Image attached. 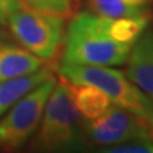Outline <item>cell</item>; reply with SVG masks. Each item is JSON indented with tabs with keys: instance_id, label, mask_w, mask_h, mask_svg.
<instances>
[{
	"instance_id": "cell-1",
	"label": "cell",
	"mask_w": 153,
	"mask_h": 153,
	"mask_svg": "<svg viewBox=\"0 0 153 153\" xmlns=\"http://www.w3.org/2000/svg\"><path fill=\"white\" fill-rule=\"evenodd\" d=\"M131 47L116 38L112 18L82 12L73 17L65 31L61 64L124 65Z\"/></svg>"
},
{
	"instance_id": "cell-2",
	"label": "cell",
	"mask_w": 153,
	"mask_h": 153,
	"mask_svg": "<svg viewBox=\"0 0 153 153\" xmlns=\"http://www.w3.org/2000/svg\"><path fill=\"white\" fill-rule=\"evenodd\" d=\"M87 147L84 120L74 106L65 79L60 76L46 101L30 148L38 152H74Z\"/></svg>"
},
{
	"instance_id": "cell-3",
	"label": "cell",
	"mask_w": 153,
	"mask_h": 153,
	"mask_svg": "<svg viewBox=\"0 0 153 153\" xmlns=\"http://www.w3.org/2000/svg\"><path fill=\"white\" fill-rule=\"evenodd\" d=\"M7 26L25 49L44 61L59 54L65 38L64 17L27 7L25 3L8 18Z\"/></svg>"
},
{
	"instance_id": "cell-4",
	"label": "cell",
	"mask_w": 153,
	"mask_h": 153,
	"mask_svg": "<svg viewBox=\"0 0 153 153\" xmlns=\"http://www.w3.org/2000/svg\"><path fill=\"white\" fill-rule=\"evenodd\" d=\"M59 75L75 83L94 85L107 96L112 105L142 117L146 116L152 101L125 73L110 66L60 64Z\"/></svg>"
},
{
	"instance_id": "cell-5",
	"label": "cell",
	"mask_w": 153,
	"mask_h": 153,
	"mask_svg": "<svg viewBox=\"0 0 153 153\" xmlns=\"http://www.w3.org/2000/svg\"><path fill=\"white\" fill-rule=\"evenodd\" d=\"M55 83V76H50L0 117V151H17L31 140L41 123L46 101Z\"/></svg>"
},
{
	"instance_id": "cell-6",
	"label": "cell",
	"mask_w": 153,
	"mask_h": 153,
	"mask_svg": "<svg viewBox=\"0 0 153 153\" xmlns=\"http://www.w3.org/2000/svg\"><path fill=\"white\" fill-rule=\"evenodd\" d=\"M84 133L88 146L103 149L125 142L151 139L144 117L115 105H111L101 116L84 120Z\"/></svg>"
},
{
	"instance_id": "cell-7",
	"label": "cell",
	"mask_w": 153,
	"mask_h": 153,
	"mask_svg": "<svg viewBox=\"0 0 153 153\" xmlns=\"http://www.w3.org/2000/svg\"><path fill=\"white\" fill-rule=\"evenodd\" d=\"M125 64L126 76L153 100V27L148 26L135 40Z\"/></svg>"
},
{
	"instance_id": "cell-8",
	"label": "cell",
	"mask_w": 153,
	"mask_h": 153,
	"mask_svg": "<svg viewBox=\"0 0 153 153\" xmlns=\"http://www.w3.org/2000/svg\"><path fill=\"white\" fill-rule=\"evenodd\" d=\"M44 60L25 47L0 44V83L40 70Z\"/></svg>"
},
{
	"instance_id": "cell-9",
	"label": "cell",
	"mask_w": 153,
	"mask_h": 153,
	"mask_svg": "<svg viewBox=\"0 0 153 153\" xmlns=\"http://www.w3.org/2000/svg\"><path fill=\"white\" fill-rule=\"evenodd\" d=\"M64 79L68 85L74 106L83 120H93V119L101 116L112 105L107 96L94 85L75 83L66 78Z\"/></svg>"
},
{
	"instance_id": "cell-10",
	"label": "cell",
	"mask_w": 153,
	"mask_h": 153,
	"mask_svg": "<svg viewBox=\"0 0 153 153\" xmlns=\"http://www.w3.org/2000/svg\"><path fill=\"white\" fill-rule=\"evenodd\" d=\"M52 75L54 74L50 68L42 66L40 70L32 74L18 76L0 83V117L10 107H13L23 96H26L30 91L36 88L38 84L45 82Z\"/></svg>"
},
{
	"instance_id": "cell-11",
	"label": "cell",
	"mask_w": 153,
	"mask_h": 153,
	"mask_svg": "<svg viewBox=\"0 0 153 153\" xmlns=\"http://www.w3.org/2000/svg\"><path fill=\"white\" fill-rule=\"evenodd\" d=\"M153 0H89V9L108 18L151 17Z\"/></svg>"
},
{
	"instance_id": "cell-12",
	"label": "cell",
	"mask_w": 153,
	"mask_h": 153,
	"mask_svg": "<svg viewBox=\"0 0 153 153\" xmlns=\"http://www.w3.org/2000/svg\"><path fill=\"white\" fill-rule=\"evenodd\" d=\"M27 7L42 12H49L59 16H69L71 13L73 0H22Z\"/></svg>"
},
{
	"instance_id": "cell-13",
	"label": "cell",
	"mask_w": 153,
	"mask_h": 153,
	"mask_svg": "<svg viewBox=\"0 0 153 153\" xmlns=\"http://www.w3.org/2000/svg\"><path fill=\"white\" fill-rule=\"evenodd\" d=\"M102 152L106 153H153V140L152 139H140L125 142L117 146L105 148Z\"/></svg>"
},
{
	"instance_id": "cell-14",
	"label": "cell",
	"mask_w": 153,
	"mask_h": 153,
	"mask_svg": "<svg viewBox=\"0 0 153 153\" xmlns=\"http://www.w3.org/2000/svg\"><path fill=\"white\" fill-rule=\"evenodd\" d=\"M22 0H0V26H7L9 16L22 7Z\"/></svg>"
},
{
	"instance_id": "cell-15",
	"label": "cell",
	"mask_w": 153,
	"mask_h": 153,
	"mask_svg": "<svg viewBox=\"0 0 153 153\" xmlns=\"http://www.w3.org/2000/svg\"><path fill=\"white\" fill-rule=\"evenodd\" d=\"M144 120L147 123V128H148V134H149V138L153 139V100L149 103V107L147 110V114L144 116Z\"/></svg>"
},
{
	"instance_id": "cell-16",
	"label": "cell",
	"mask_w": 153,
	"mask_h": 153,
	"mask_svg": "<svg viewBox=\"0 0 153 153\" xmlns=\"http://www.w3.org/2000/svg\"><path fill=\"white\" fill-rule=\"evenodd\" d=\"M4 40V33H3V31L0 30V44H1V41Z\"/></svg>"
}]
</instances>
